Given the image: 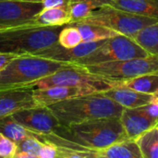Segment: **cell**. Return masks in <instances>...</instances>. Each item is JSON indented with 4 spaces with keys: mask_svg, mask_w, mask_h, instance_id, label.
<instances>
[{
    "mask_svg": "<svg viewBox=\"0 0 158 158\" xmlns=\"http://www.w3.org/2000/svg\"><path fill=\"white\" fill-rule=\"evenodd\" d=\"M48 107L64 127L103 118H119L124 110L103 93L68 99Z\"/></svg>",
    "mask_w": 158,
    "mask_h": 158,
    "instance_id": "obj_1",
    "label": "cell"
},
{
    "mask_svg": "<svg viewBox=\"0 0 158 158\" xmlns=\"http://www.w3.org/2000/svg\"><path fill=\"white\" fill-rule=\"evenodd\" d=\"M64 26L38 27L25 25L0 29V53L15 56H39L58 44Z\"/></svg>",
    "mask_w": 158,
    "mask_h": 158,
    "instance_id": "obj_2",
    "label": "cell"
},
{
    "mask_svg": "<svg viewBox=\"0 0 158 158\" xmlns=\"http://www.w3.org/2000/svg\"><path fill=\"white\" fill-rule=\"evenodd\" d=\"M55 133L92 151H101L129 140L120 119L116 118L97 119L69 127L62 126Z\"/></svg>",
    "mask_w": 158,
    "mask_h": 158,
    "instance_id": "obj_3",
    "label": "cell"
},
{
    "mask_svg": "<svg viewBox=\"0 0 158 158\" xmlns=\"http://www.w3.org/2000/svg\"><path fill=\"white\" fill-rule=\"evenodd\" d=\"M69 64L35 55L17 56L0 70V89L33 88L34 83Z\"/></svg>",
    "mask_w": 158,
    "mask_h": 158,
    "instance_id": "obj_4",
    "label": "cell"
},
{
    "mask_svg": "<svg viewBox=\"0 0 158 158\" xmlns=\"http://www.w3.org/2000/svg\"><path fill=\"white\" fill-rule=\"evenodd\" d=\"M81 21L101 25L132 38L143 28L158 22V19L128 12L111 6H104Z\"/></svg>",
    "mask_w": 158,
    "mask_h": 158,
    "instance_id": "obj_5",
    "label": "cell"
},
{
    "mask_svg": "<svg viewBox=\"0 0 158 158\" xmlns=\"http://www.w3.org/2000/svg\"><path fill=\"white\" fill-rule=\"evenodd\" d=\"M83 68L91 74L111 84L112 82L124 81L145 74L158 73V56H149L147 57L106 62Z\"/></svg>",
    "mask_w": 158,
    "mask_h": 158,
    "instance_id": "obj_6",
    "label": "cell"
},
{
    "mask_svg": "<svg viewBox=\"0 0 158 158\" xmlns=\"http://www.w3.org/2000/svg\"><path fill=\"white\" fill-rule=\"evenodd\" d=\"M149 56L132 38L118 34L105 40L95 51L74 64L86 67L106 62L147 57Z\"/></svg>",
    "mask_w": 158,
    "mask_h": 158,
    "instance_id": "obj_7",
    "label": "cell"
},
{
    "mask_svg": "<svg viewBox=\"0 0 158 158\" xmlns=\"http://www.w3.org/2000/svg\"><path fill=\"white\" fill-rule=\"evenodd\" d=\"M53 86L81 87L94 93H103L112 88L108 81L91 74L83 67L71 63L33 84V88L36 89Z\"/></svg>",
    "mask_w": 158,
    "mask_h": 158,
    "instance_id": "obj_8",
    "label": "cell"
},
{
    "mask_svg": "<svg viewBox=\"0 0 158 158\" xmlns=\"http://www.w3.org/2000/svg\"><path fill=\"white\" fill-rule=\"evenodd\" d=\"M43 8L42 2L0 0V29L32 25Z\"/></svg>",
    "mask_w": 158,
    "mask_h": 158,
    "instance_id": "obj_9",
    "label": "cell"
},
{
    "mask_svg": "<svg viewBox=\"0 0 158 158\" xmlns=\"http://www.w3.org/2000/svg\"><path fill=\"white\" fill-rule=\"evenodd\" d=\"M13 118L31 132L46 135L56 132L62 125L48 106H34L17 111Z\"/></svg>",
    "mask_w": 158,
    "mask_h": 158,
    "instance_id": "obj_10",
    "label": "cell"
},
{
    "mask_svg": "<svg viewBox=\"0 0 158 158\" xmlns=\"http://www.w3.org/2000/svg\"><path fill=\"white\" fill-rule=\"evenodd\" d=\"M32 87L0 89V120L17 111L38 106L33 99Z\"/></svg>",
    "mask_w": 158,
    "mask_h": 158,
    "instance_id": "obj_11",
    "label": "cell"
},
{
    "mask_svg": "<svg viewBox=\"0 0 158 158\" xmlns=\"http://www.w3.org/2000/svg\"><path fill=\"white\" fill-rule=\"evenodd\" d=\"M119 119L127 138L131 141H135L143 133L158 126L142 107L124 108Z\"/></svg>",
    "mask_w": 158,
    "mask_h": 158,
    "instance_id": "obj_12",
    "label": "cell"
},
{
    "mask_svg": "<svg viewBox=\"0 0 158 158\" xmlns=\"http://www.w3.org/2000/svg\"><path fill=\"white\" fill-rule=\"evenodd\" d=\"M95 94L94 91L81 87L53 86L43 89H33V99L38 106H49L54 104L82 96Z\"/></svg>",
    "mask_w": 158,
    "mask_h": 158,
    "instance_id": "obj_13",
    "label": "cell"
},
{
    "mask_svg": "<svg viewBox=\"0 0 158 158\" xmlns=\"http://www.w3.org/2000/svg\"><path fill=\"white\" fill-rule=\"evenodd\" d=\"M104 41L82 42L79 45H77L73 48H69V49L65 48L57 44L55 46L43 52L39 56L46 57V58L54 59L56 61L74 64V63L78 62L79 60L84 58L85 56H89L94 51H95L104 43Z\"/></svg>",
    "mask_w": 158,
    "mask_h": 158,
    "instance_id": "obj_14",
    "label": "cell"
},
{
    "mask_svg": "<svg viewBox=\"0 0 158 158\" xmlns=\"http://www.w3.org/2000/svg\"><path fill=\"white\" fill-rule=\"evenodd\" d=\"M103 94L124 108H139L152 102L155 95L125 87H112Z\"/></svg>",
    "mask_w": 158,
    "mask_h": 158,
    "instance_id": "obj_15",
    "label": "cell"
},
{
    "mask_svg": "<svg viewBox=\"0 0 158 158\" xmlns=\"http://www.w3.org/2000/svg\"><path fill=\"white\" fill-rule=\"evenodd\" d=\"M108 6L128 12L158 19V0H108Z\"/></svg>",
    "mask_w": 158,
    "mask_h": 158,
    "instance_id": "obj_16",
    "label": "cell"
},
{
    "mask_svg": "<svg viewBox=\"0 0 158 158\" xmlns=\"http://www.w3.org/2000/svg\"><path fill=\"white\" fill-rule=\"evenodd\" d=\"M71 22L69 7L43 8L34 19L32 25L38 27L66 26Z\"/></svg>",
    "mask_w": 158,
    "mask_h": 158,
    "instance_id": "obj_17",
    "label": "cell"
},
{
    "mask_svg": "<svg viewBox=\"0 0 158 158\" xmlns=\"http://www.w3.org/2000/svg\"><path fill=\"white\" fill-rule=\"evenodd\" d=\"M95 158H143L135 141L127 140L110 147L95 151Z\"/></svg>",
    "mask_w": 158,
    "mask_h": 158,
    "instance_id": "obj_18",
    "label": "cell"
},
{
    "mask_svg": "<svg viewBox=\"0 0 158 158\" xmlns=\"http://www.w3.org/2000/svg\"><path fill=\"white\" fill-rule=\"evenodd\" d=\"M112 87H125L140 93L158 95V73L142 75L131 80L112 82Z\"/></svg>",
    "mask_w": 158,
    "mask_h": 158,
    "instance_id": "obj_19",
    "label": "cell"
},
{
    "mask_svg": "<svg viewBox=\"0 0 158 158\" xmlns=\"http://www.w3.org/2000/svg\"><path fill=\"white\" fill-rule=\"evenodd\" d=\"M69 25H72L79 30L82 42H100L119 34L106 27L85 21H78Z\"/></svg>",
    "mask_w": 158,
    "mask_h": 158,
    "instance_id": "obj_20",
    "label": "cell"
},
{
    "mask_svg": "<svg viewBox=\"0 0 158 158\" xmlns=\"http://www.w3.org/2000/svg\"><path fill=\"white\" fill-rule=\"evenodd\" d=\"M104 6H108V0H70L69 5L70 23L86 19L93 11Z\"/></svg>",
    "mask_w": 158,
    "mask_h": 158,
    "instance_id": "obj_21",
    "label": "cell"
},
{
    "mask_svg": "<svg viewBox=\"0 0 158 158\" xmlns=\"http://www.w3.org/2000/svg\"><path fill=\"white\" fill-rule=\"evenodd\" d=\"M132 39L150 56H158V22L143 28Z\"/></svg>",
    "mask_w": 158,
    "mask_h": 158,
    "instance_id": "obj_22",
    "label": "cell"
},
{
    "mask_svg": "<svg viewBox=\"0 0 158 158\" xmlns=\"http://www.w3.org/2000/svg\"><path fill=\"white\" fill-rule=\"evenodd\" d=\"M0 132L17 144L27 137L34 136V132H31L24 128L17 122L12 116L6 117L0 120Z\"/></svg>",
    "mask_w": 158,
    "mask_h": 158,
    "instance_id": "obj_23",
    "label": "cell"
},
{
    "mask_svg": "<svg viewBox=\"0 0 158 158\" xmlns=\"http://www.w3.org/2000/svg\"><path fill=\"white\" fill-rule=\"evenodd\" d=\"M143 158H158V127L135 140Z\"/></svg>",
    "mask_w": 158,
    "mask_h": 158,
    "instance_id": "obj_24",
    "label": "cell"
},
{
    "mask_svg": "<svg viewBox=\"0 0 158 158\" xmlns=\"http://www.w3.org/2000/svg\"><path fill=\"white\" fill-rule=\"evenodd\" d=\"M82 43L79 30L72 25H66L61 30L58 36V44L65 48H73Z\"/></svg>",
    "mask_w": 158,
    "mask_h": 158,
    "instance_id": "obj_25",
    "label": "cell"
},
{
    "mask_svg": "<svg viewBox=\"0 0 158 158\" xmlns=\"http://www.w3.org/2000/svg\"><path fill=\"white\" fill-rule=\"evenodd\" d=\"M56 158H95V151L85 148H70L57 146Z\"/></svg>",
    "mask_w": 158,
    "mask_h": 158,
    "instance_id": "obj_26",
    "label": "cell"
},
{
    "mask_svg": "<svg viewBox=\"0 0 158 158\" xmlns=\"http://www.w3.org/2000/svg\"><path fill=\"white\" fill-rule=\"evenodd\" d=\"M43 144H44V143L42 141H40L39 139H37L35 137V133H34V136L27 137L17 144L18 152L25 153V154L34 156H39L40 151L43 147Z\"/></svg>",
    "mask_w": 158,
    "mask_h": 158,
    "instance_id": "obj_27",
    "label": "cell"
},
{
    "mask_svg": "<svg viewBox=\"0 0 158 158\" xmlns=\"http://www.w3.org/2000/svg\"><path fill=\"white\" fill-rule=\"evenodd\" d=\"M17 153V143L0 132V158H14Z\"/></svg>",
    "mask_w": 158,
    "mask_h": 158,
    "instance_id": "obj_28",
    "label": "cell"
},
{
    "mask_svg": "<svg viewBox=\"0 0 158 158\" xmlns=\"http://www.w3.org/2000/svg\"><path fill=\"white\" fill-rule=\"evenodd\" d=\"M144 112L158 124V95H155L154 99L148 105L142 106Z\"/></svg>",
    "mask_w": 158,
    "mask_h": 158,
    "instance_id": "obj_29",
    "label": "cell"
},
{
    "mask_svg": "<svg viewBox=\"0 0 158 158\" xmlns=\"http://www.w3.org/2000/svg\"><path fill=\"white\" fill-rule=\"evenodd\" d=\"M43 147L40 151V158H56L57 153V146L54 143L43 142Z\"/></svg>",
    "mask_w": 158,
    "mask_h": 158,
    "instance_id": "obj_30",
    "label": "cell"
},
{
    "mask_svg": "<svg viewBox=\"0 0 158 158\" xmlns=\"http://www.w3.org/2000/svg\"><path fill=\"white\" fill-rule=\"evenodd\" d=\"M70 0H43L42 4L44 8L52 7H69Z\"/></svg>",
    "mask_w": 158,
    "mask_h": 158,
    "instance_id": "obj_31",
    "label": "cell"
},
{
    "mask_svg": "<svg viewBox=\"0 0 158 158\" xmlns=\"http://www.w3.org/2000/svg\"><path fill=\"white\" fill-rule=\"evenodd\" d=\"M15 56H17L0 53V70L3 69L8 64V62H9L12 58H14Z\"/></svg>",
    "mask_w": 158,
    "mask_h": 158,
    "instance_id": "obj_32",
    "label": "cell"
},
{
    "mask_svg": "<svg viewBox=\"0 0 158 158\" xmlns=\"http://www.w3.org/2000/svg\"><path fill=\"white\" fill-rule=\"evenodd\" d=\"M14 158H40L39 156H31L25 153H17Z\"/></svg>",
    "mask_w": 158,
    "mask_h": 158,
    "instance_id": "obj_33",
    "label": "cell"
},
{
    "mask_svg": "<svg viewBox=\"0 0 158 158\" xmlns=\"http://www.w3.org/2000/svg\"><path fill=\"white\" fill-rule=\"evenodd\" d=\"M23 1H30V2H42L43 0H23Z\"/></svg>",
    "mask_w": 158,
    "mask_h": 158,
    "instance_id": "obj_34",
    "label": "cell"
},
{
    "mask_svg": "<svg viewBox=\"0 0 158 158\" xmlns=\"http://www.w3.org/2000/svg\"><path fill=\"white\" fill-rule=\"evenodd\" d=\"M157 127H158V126H157Z\"/></svg>",
    "mask_w": 158,
    "mask_h": 158,
    "instance_id": "obj_35",
    "label": "cell"
}]
</instances>
